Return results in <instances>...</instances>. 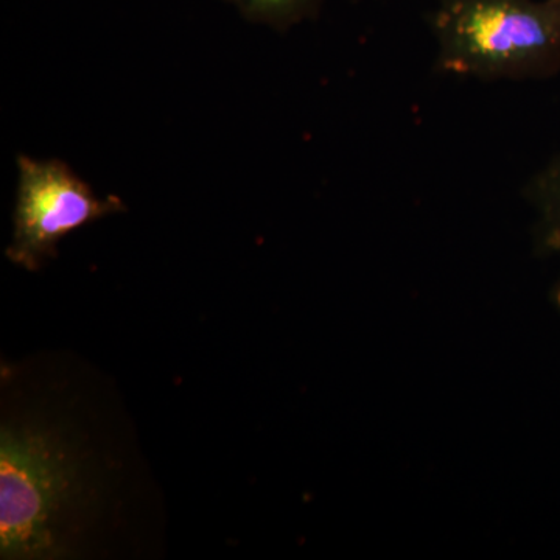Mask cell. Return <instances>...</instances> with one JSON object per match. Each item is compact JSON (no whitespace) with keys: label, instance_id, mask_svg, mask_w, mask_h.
Returning <instances> with one entry per match:
<instances>
[{"label":"cell","instance_id":"cell-6","mask_svg":"<svg viewBox=\"0 0 560 560\" xmlns=\"http://www.w3.org/2000/svg\"><path fill=\"white\" fill-rule=\"evenodd\" d=\"M555 304L558 305V308L560 311V280L555 289Z\"/></svg>","mask_w":560,"mask_h":560},{"label":"cell","instance_id":"cell-3","mask_svg":"<svg viewBox=\"0 0 560 560\" xmlns=\"http://www.w3.org/2000/svg\"><path fill=\"white\" fill-rule=\"evenodd\" d=\"M18 167L14 235L7 256L25 270L36 271L57 256L58 243L70 232L125 210L120 198L95 197L65 162L20 156Z\"/></svg>","mask_w":560,"mask_h":560},{"label":"cell","instance_id":"cell-5","mask_svg":"<svg viewBox=\"0 0 560 560\" xmlns=\"http://www.w3.org/2000/svg\"><path fill=\"white\" fill-rule=\"evenodd\" d=\"M230 2L237 5L243 16L248 20L283 31L318 13L324 0H230Z\"/></svg>","mask_w":560,"mask_h":560},{"label":"cell","instance_id":"cell-2","mask_svg":"<svg viewBox=\"0 0 560 560\" xmlns=\"http://www.w3.org/2000/svg\"><path fill=\"white\" fill-rule=\"evenodd\" d=\"M0 441L2 558H54L80 492L79 464L61 436L36 423L3 425Z\"/></svg>","mask_w":560,"mask_h":560},{"label":"cell","instance_id":"cell-1","mask_svg":"<svg viewBox=\"0 0 560 560\" xmlns=\"http://www.w3.org/2000/svg\"><path fill=\"white\" fill-rule=\"evenodd\" d=\"M431 28L442 72L536 80L560 70V0H440Z\"/></svg>","mask_w":560,"mask_h":560},{"label":"cell","instance_id":"cell-4","mask_svg":"<svg viewBox=\"0 0 560 560\" xmlns=\"http://www.w3.org/2000/svg\"><path fill=\"white\" fill-rule=\"evenodd\" d=\"M536 212V242L541 250H560V153L530 184Z\"/></svg>","mask_w":560,"mask_h":560}]
</instances>
